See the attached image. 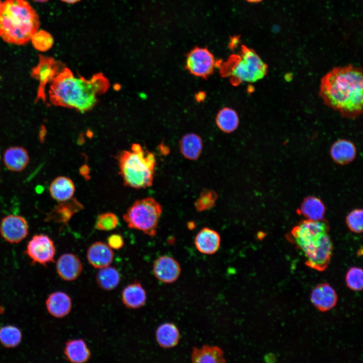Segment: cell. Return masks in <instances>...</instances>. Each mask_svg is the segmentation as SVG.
<instances>
[{
  "mask_svg": "<svg viewBox=\"0 0 363 363\" xmlns=\"http://www.w3.org/2000/svg\"><path fill=\"white\" fill-rule=\"evenodd\" d=\"M155 337L158 345L167 349L175 346L180 339V333L177 326L172 323H164L157 328Z\"/></svg>",
  "mask_w": 363,
  "mask_h": 363,
  "instance_id": "obj_25",
  "label": "cell"
},
{
  "mask_svg": "<svg viewBox=\"0 0 363 363\" xmlns=\"http://www.w3.org/2000/svg\"><path fill=\"white\" fill-rule=\"evenodd\" d=\"M38 15L26 0H5L0 8V37L5 42L25 45L38 30Z\"/></svg>",
  "mask_w": 363,
  "mask_h": 363,
  "instance_id": "obj_4",
  "label": "cell"
},
{
  "mask_svg": "<svg viewBox=\"0 0 363 363\" xmlns=\"http://www.w3.org/2000/svg\"><path fill=\"white\" fill-rule=\"evenodd\" d=\"M120 279L118 271L115 268L109 266L99 269L96 276L98 285L106 291L112 290L117 287Z\"/></svg>",
  "mask_w": 363,
  "mask_h": 363,
  "instance_id": "obj_28",
  "label": "cell"
},
{
  "mask_svg": "<svg viewBox=\"0 0 363 363\" xmlns=\"http://www.w3.org/2000/svg\"><path fill=\"white\" fill-rule=\"evenodd\" d=\"M362 210L355 209L351 211L346 217V223L348 228L352 232L360 233L362 231Z\"/></svg>",
  "mask_w": 363,
  "mask_h": 363,
  "instance_id": "obj_35",
  "label": "cell"
},
{
  "mask_svg": "<svg viewBox=\"0 0 363 363\" xmlns=\"http://www.w3.org/2000/svg\"><path fill=\"white\" fill-rule=\"evenodd\" d=\"M220 243L219 234L208 227H204L199 231L195 238V245L198 251L206 255L215 253L220 247Z\"/></svg>",
  "mask_w": 363,
  "mask_h": 363,
  "instance_id": "obj_19",
  "label": "cell"
},
{
  "mask_svg": "<svg viewBox=\"0 0 363 363\" xmlns=\"http://www.w3.org/2000/svg\"><path fill=\"white\" fill-rule=\"evenodd\" d=\"M109 87V80L101 73L87 79L75 76L69 69L64 68L50 83L49 99L53 105L84 112L93 108L98 97Z\"/></svg>",
  "mask_w": 363,
  "mask_h": 363,
  "instance_id": "obj_2",
  "label": "cell"
},
{
  "mask_svg": "<svg viewBox=\"0 0 363 363\" xmlns=\"http://www.w3.org/2000/svg\"><path fill=\"white\" fill-rule=\"evenodd\" d=\"M49 191L51 197L58 202H64L73 198L75 186L72 180L65 176L55 178L50 183Z\"/></svg>",
  "mask_w": 363,
  "mask_h": 363,
  "instance_id": "obj_22",
  "label": "cell"
},
{
  "mask_svg": "<svg viewBox=\"0 0 363 363\" xmlns=\"http://www.w3.org/2000/svg\"><path fill=\"white\" fill-rule=\"evenodd\" d=\"M2 2H1V0H0V8H1V5H2Z\"/></svg>",
  "mask_w": 363,
  "mask_h": 363,
  "instance_id": "obj_42",
  "label": "cell"
},
{
  "mask_svg": "<svg viewBox=\"0 0 363 363\" xmlns=\"http://www.w3.org/2000/svg\"><path fill=\"white\" fill-rule=\"evenodd\" d=\"M60 62L53 58L39 55L37 65L32 69L31 76L38 82L36 96L37 100L45 101L46 98L45 88L50 83L57 73L62 69Z\"/></svg>",
  "mask_w": 363,
  "mask_h": 363,
  "instance_id": "obj_10",
  "label": "cell"
},
{
  "mask_svg": "<svg viewBox=\"0 0 363 363\" xmlns=\"http://www.w3.org/2000/svg\"><path fill=\"white\" fill-rule=\"evenodd\" d=\"M84 208L83 205L76 198H72L64 202H59L48 214V221L52 220L57 223L67 224L73 216Z\"/></svg>",
  "mask_w": 363,
  "mask_h": 363,
  "instance_id": "obj_15",
  "label": "cell"
},
{
  "mask_svg": "<svg viewBox=\"0 0 363 363\" xmlns=\"http://www.w3.org/2000/svg\"><path fill=\"white\" fill-rule=\"evenodd\" d=\"M80 174L86 180L90 179L91 176L90 170L88 166L83 165L80 169Z\"/></svg>",
  "mask_w": 363,
  "mask_h": 363,
  "instance_id": "obj_37",
  "label": "cell"
},
{
  "mask_svg": "<svg viewBox=\"0 0 363 363\" xmlns=\"http://www.w3.org/2000/svg\"><path fill=\"white\" fill-rule=\"evenodd\" d=\"M217 66L222 76L229 78L234 85L256 82L265 77L268 72L267 65L259 55L244 45L239 53L231 55L226 62L218 61Z\"/></svg>",
  "mask_w": 363,
  "mask_h": 363,
  "instance_id": "obj_6",
  "label": "cell"
},
{
  "mask_svg": "<svg viewBox=\"0 0 363 363\" xmlns=\"http://www.w3.org/2000/svg\"><path fill=\"white\" fill-rule=\"evenodd\" d=\"M217 63L207 48L197 46L187 54L186 68L194 76L206 79L213 73Z\"/></svg>",
  "mask_w": 363,
  "mask_h": 363,
  "instance_id": "obj_8",
  "label": "cell"
},
{
  "mask_svg": "<svg viewBox=\"0 0 363 363\" xmlns=\"http://www.w3.org/2000/svg\"><path fill=\"white\" fill-rule=\"evenodd\" d=\"M347 286L354 291H361L363 287V272L361 268L352 267L345 276Z\"/></svg>",
  "mask_w": 363,
  "mask_h": 363,
  "instance_id": "obj_33",
  "label": "cell"
},
{
  "mask_svg": "<svg viewBox=\"0 0 363 363\" xmlns=\"http://www.w3.org/2000/svg\"><path fill=\"white\" fill-rule=\"evenodd\" d=\"M22 334L20 329L13 325L0 328V343L5 347L14 348L21 342Z\"/></svg>",
  "mask_w": 363,
  "mask_h": 363,
  "instance_id": "obj_30",
  "label": "cell"
},
{
  "mask_svg": "<svg viewBox=\"0 0 363 363\" xmlns=\"http://www.w3.org/2000/svg\"><path fill=\"white\" fill-rule=\"evenodd\" d=\"M275 359L274 356L271 354H267L265 357V360L267 362H273Z\"/></svg>",
  "mask_w": 363,
  "mask_h": 363,
  "instance_id": "obj_38",
  "label": "cell"
},
{
  "mask_svg": "<svg viewBox=\"0 0 363 363\" xmlns=\"http://www.w3.org/2000/svg\"><path fill=\"white\" fill-rule=\"evenodd\" d=\"M25 252L32 263L46 266L54 262L56 249L49 236L38 234L33 236L28 242Z\"/></svg>",
  "mask_w": 363,
  "mask_h": 363,
  "instance_id": "obj_9",
  "label": "cell"
},
{
  "mask_svg": "<svg viewBox=\"0 0 363 363\" xmlns=\"http://www.w3.org/2000/svg\"><path fill=\"white\" fill-rule=\"evenodd\" d=\"M217 198V194L214 190H204L195 202V208L198 212L209 210L215 205Z\"/></svg>",
  "mask_w": 363,
  "mask_h": 363,
  "instance_id": "obj_32",
  "label": "cell"
},
{
  "mask_svg": "<svg viewBox=\"0 0 363 363\" xmlns=\"http://www.w3.org/2000/svg\"><path fill=\"white\" fill-rule=\"evenodd\" d=\"M29 232V226L22 216L10 214L4 217L0 224V234L7 242L17 244L25 238Z\"/></svg>",
  "mask_w": 363,
  "mask_h": 363,
  "instance_id": "obj_11",
  "label": "cell"
},
{
  "mask_svg": "<svg viewBox=\"0 0 363 363\" xmlns=\"http://www.w3.org/2000/svg\"><path fill=\"white\" fill-rule=\"evenodd\" d=\"M108 246L112 249L119 250L123 247L124 241L122 236L119 234L110 235L107 239Z\"/></svg>",
  "mask_w": 363,
  "mask_h": 363,
  "instance_id": "obj_36",
  "label": "cell"
},
{
  "mask_svg": "<svg viewBox=\"0 0 363 363\" xmlns=\"http://www.w3.org/2000/svg\"><path fill=\"white\" fill-rule=\"evenodd\" d=\"M119 174L125 186L145 189L152 185L156 160L154 154L139 144L122 151L117 157Z\"/></svg>",
  "mask_w": 363,
  "mask_h": 363,
  "instance_id": "obj_5",
  "label": "cell"
},
{
  "mask_svg": "<svg viewBox=\"0 0 363 363\" xmlns=\"http://www.w3.org/2000/svg\"><path fill=\"white\" fill-rule=\"evenodd\" d=\"M30 40L33 47L41 52L46 51L50 49L54 42L52 35L49 32L43 30L36 31Z\"/></svg>",
  "mask_w": 363,
  "mask_h": 363,
  "instance_id": "obj_31",
  "label": "cell"
},
{
  "mask_svg": "<svg viewBox=\"0 0 363 363\" xmlns=\"http://www.w3.org/2000/svg\"><path fill=\"white\" fill-rule=\"evenodd\" d=\"M46 309L55 318H63L68 315L72 307L70 296L63 291H55L49 295L45 301Z\"/></svg>",
  "mask_w": 363,
  "mask_h": 363,
  "instance_id": "obj_17",
  "label": "cell"
},
{
  "mask_svg": "<svg viewBox=\"0 0 363 363\" xmlns=\"http://www.w3.org/2000/svg\"><path fill=\"white\" fill-rule=\"evenodd\" d=\"M179 150L187 159L195 160L200 157L203 147L200 137L194 133L185 135L179 142Z\"/></svg>",
  "mask_w": 363,
  "mask_h": 363,
  "instance_id": "obj_27",
  "label": "cell"
},
{
  "mask_svg": "<svg viewBox=\"0 0 363 363\" xmlns=\"http://www.w3.org/2000/svg\"><path fill=\"white\" fill-rule=\"evenodd\" d=\"M155 277L164 283H172L179 278L181 268L179 263L168 256H162L155 260L153 265Z\"/></svg>",
  "mask_w": 363,
  "mask_h": 363,
  "instance_id": "obj_12",
  "label": "cell"
},
{
  "mask_svg": "<svg viewBox=\"0 0 363 363\" xmlns=\"http://www.w3.org/2000/svg\"><path fill=\"white\" fill-rule=\"evenodd\" d=\"M246 1H248V2H250V3H259V2H261V1H262V0H246Z\"/></svg>",
  "mask_w": 363,
  "mask_h": 363,
  "instance_id": "obj_40",
  "label": "cell"
},
{
  "mask_svg": "<svg viewBox=\"0 0 363 363\" xmlns=\"http://www.w3.org/2000/svg\"><path fill=\"white\" fill-rule=\"evenodd\" d=\"M329 231L326 220L306 219L294 226L288 237L303 253L306 265L320 272L327 268L332 256L333 244Z\"/></svg>",
  "mask_w": 363,
  "mask_h": 363,
  "instance_id": "obj_3",
  "label": "cell"
},
{
  "mask_svg": "<svg viewBox=\"0 0 363 363\" xmlns=\"http://www.w3.org/2000/svg\"><path fill=\"white\" fill-rule=\"evenodd\" d=\"M61 1L65 3H68V4H73L76 3L80 1L81 0H61Z\"/></svg>",
  "mask_w": 363,
  "mask_h": 363,
  "instance_id": "obj_39",
  "label": "cell"
},
{
  "mask_svg": "<svg viewBox=\"0 0 363 363\" xmlns=\"http://www.w3.org/2000/svg\"><path fill=\"white\" fill-rule=\"evenodd\" d=\"M319 96L324 103L343 117L354 119L362 112L363 77L352 65L333 68L321 79Z\"/></svg>",
  "mask_w": 363,
  "mask_h": 363,
  "instance_id": "obj_1",
  "label": "cell"
},
{
  "mask_svg": "<svg viewBox=\"0 0 363 363\" xmlns=\"http://www.w3.org/2000/svg\"><path fill=\"white\" fill-rule=\"evenodd\" d=\"M118 223V219L115 214L106 212L98 216L95 227L99 230L110 231L114 229Z\"/></svg>",
  "mask_w": 363,
  "mask_h": 363,
  "instance_id": "obj_34",
  "label": "cell"
},
{
  "mask_svg": "<svg viewBox=\"0 0 363 363\" xmlns=\"http://www.w3.org/2000/svg\"><path fill=\"white\" fill-rule=\"evenodd\" d=\"M87 259L93 267L100 269L110 265L113 259V252L108 245L96 241L89 247Z\"/></svg>",
  "mask_w": 363,
  "mask_h": 363,
  "instance_id": "obj_16",
  "label": "cell"
},
{
  "mask_svg": "<svg viewBox=\"0 0 363 363\" xmlns=\"http://www.w3.org/2000/svg\"><path fill=\"white\" fill-rule=\"evenodd\" d=\"M330 154L332 159L337 164L344 165L353 161L357 154L356 148L353 142L340 139L331 145Z\"/></svg>",
  "mask_w": 363,
  "mask_h": 363,
  "instance_id": "obj_18",
  "label": "cell"
},
{
  "mask_svg": "<svg viewBox=\"0 0 363 363\" xmlns=\"http://www.w3.org/2000/svg\"><path fill=\"white\" fill-rule=\"evenodd\" d=\"M34 1H35V2H36L43 3V2H46V1H48V0H34Z\"/></svg>",
  "mask_w": 363,
  "mask_h": 363,
  "instance_id": "obj_41",
  "label": "cell"
},
{
  "mask_svg": "<svg viewBox=\"0 0 363 363\" xmlns=\"http://www.w3.org/2000/svg\"><path fill=\"white\" fill-rule=\"evenodd\" d=\"M147 300V293L138 281L127 285L122 292V300L128 308L136 309L143 307Z\"/></svg>",
  "mask_w": 363,
  "mask_h": 363,
  "instance_id": "obj_20",
  "label": "cell"
},
{
  "mask_svg": "<svg viewBox=\"0 0 363 363\" xmlns=\"http://www.w3.org/2000/svg\"><path fill=\"white\" fill-rule=\"evenodd\" d=\"M162 212L161 204L152 197L135 201L123 215L128 227L154 236Z\"/></svg>",
  "mask_w": 363,
  "mask_h": 363,
  "instance_id": "obj_7",
  "label": "cell"
},
{
  "mask_svg": "<svg viewBox=\"0 0 363 363\" xmlns=\"http://www.w3.org/2000/svg\"><path fill=\"white\" fill-rule=\"evenodd\" d=\"M64 352L66 358L73 363L86 362L91 356L89 348L82 339L68 340L65 343Z\"/></svg>",
  "mask_w": 363,
  "mask_h": 363,
  "instance_id": "obj_21",
  "label": "cell"
},
{
  "mask_svg": "<svg viewBox=\"0 0 363 363\" xmlns=\"http://www.w3.org/2000/svg\"><path fill=\"white\" fill-rule=\"evenodd\" d=\"M4 162L8 169L19 172L27 167L29 157L27 151L23 147H11L5 152Z\"/></svg>",
  "mask_w": 363,
  "mask_h": 363,
  "instance_id": "obj_23",
  "label": "cell"
},
{
  "mask_svg": "<svg viewBox=\"0 0 363 363\" xmlns=\"http://www.w3.org/2000/svg\"><path fill=\"white\" fill-rule=\"evenodd\" d=\"M191 358L195 363H221L226 361L224 352L220 347L209 345H204L200 348L193 347Z\"/></svg>",
  "mask_w": 363,
  "mask_h": 363,
  "instance_id": "obj_24",
  "label": "cell"
},
{
  "mask_svg": "<svg viewBox=\"0 0 363 363\" xmlns=\"http://www.w3.org/2000/svg\"><path fill=\"white\" fill-rule=\"evenodd\" d=\"M310 299L312 304L318 310L325 312L335 307L338 296L335 290L328 283L324 282L314 288Z\"/></svg>",
  "mask_w": 363,
  "mask_h": 363,
  "instance_id": "obj_13",
  "label": "cell"
},
{
  "mask_svg": "<svg viewBox=\"0 0 363 363\" xmlns=\"http://www.w3.org/2000/svg\"><path fill=\"white\" fill-rule=\"evenodd\" d=\"M216 123L222 131L229 133L237 129L239 118L237 113L233 109L225 107L219 111L216 117Z\"/></svg>",
  "mask_w": 363,
  "mask_h": 363,
  "instance_id": "obj_29",
  "label": "cell"
},
{
  "mask_svg": "<svg viewBox=\"0 0 363 363\" xmlns=\"http://www.w3.org/2000/svg\"></svg>",
  "mask_w": 363,
  "mask_h": 363,
  "instance_id": "obj_43",
  "label": "cell"
},
{
  "mask_svg": "<svg viewBox=\"0 0 363 363\" xmlns=\"http://www.w3.org/2000/svg\"><path fill=\"white\" fill-rule=\"evenodd\" d=\"M56 270L62 279L72 281L80 276L83 271V265L80 259L75 254L65 253L58 258Z\"/></svg>",
  "mask_w": 363,
  "mask_h": 363,
  "instance_id": "obj_14",
  "label": "cell"
},
{
  "mask_svg": "<svg viewBox=\"0 0 363 363\" xmlns=\"http://www.w3.org/2000/svg\"><path fill=\"white\" fill-rule=\"evenodd\" d=\"M325 210V205L321 200L311 196L303 200L298 212L307 219L318 221L323 219Z\"/></svg>",
  "mask_w": 363,
  "mask_h": 363,
  "instance_id": "obj_26",
  "label": "cell"
}]
</instances>
